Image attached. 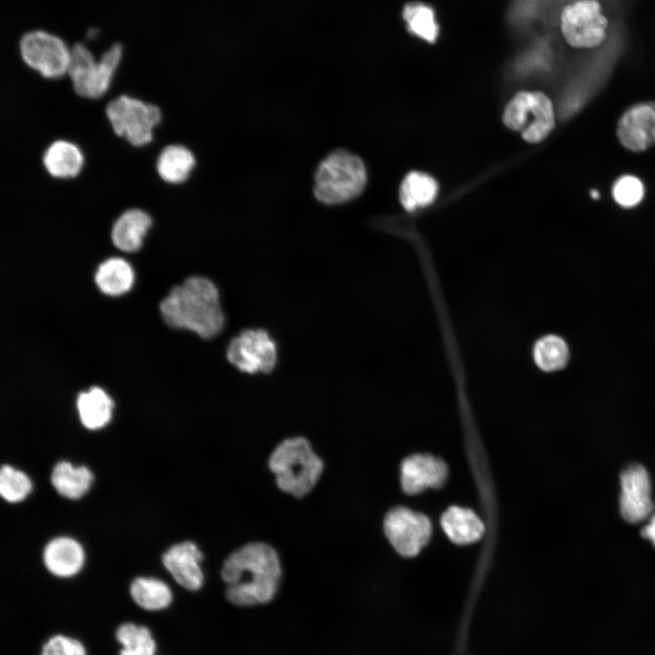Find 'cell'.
<instances>
[{"instance_id":"cell-1","label":"cell","mask_w":655,"mask_h":655,"mask_svg":"<svg viewBox=\"0 0 655 655\" xmlns=\"http://www.w3.org/2000/svg\"><path fill=\"white\" fill-rule=\"evenodd\" d=\"M158 307L168 328L188 330L204 340L217 338L226 328L220 291L207 277H186L169 290Z\"/></svg>"},{"instance_id":"cell-2","label":"cell","mask_w":655,"mask_h":655,"mask_svg":"<svg viewBox=\"0 0 655 655\" xmlns=\"http://www.w3.org/2000/svg\"><path fill=\"white\" fill-rule=\"evenodd\" d=\"M221 577L227 584V598L238 606L268 602L281 577L276 550L263 542H250L233 551L224 561Z\"/></svg>"},{"instance_id":"cell-3","label":"cell","mask_w":655,"mask_h":655,"mask_svg":"<svg viewBox=\"0 0 655 655\" xmlns=\"http://www.w3.org/2000/svg\"><path fill=\"white\" fill-rule=\"evenodd\" d=\"M268 466L278 488L298 499L311 491L324 468L322 459L303 437L280 442L271 453Z\"/></svg>"},{"instance_id":"cell-4","label":"cell","mask_w":655,"mask_h":655,"mask_svg":"<svg viewBox=\"0 0 655 655\" xmlns=\"http://www.w3.org/2000/svg\"><path fill=\"white\" fill-rule=\"evenodd\" d=\"M367 184L366 166L358 156L345 149L328 154L314 176L315 197L326 205H338L358 196Z\"/></svg>"},{"instance_id":"cell-5","label":"cell","mask_w":655,"mask_h":655,"mask_svg":"<svg viewBox=\"0 0 655 655\" xmlns=\"http://www.w3.org/2000/svg\"><path fill=\"white\" fill-rule=\"evenodd\" d=\"M123 57V46L114 43L98 60L82 43L71 48L67 76L75 94L86 99H99L105 96Z\"/></svg>"},{"instance_id":"cell-6","label":"cell","mask_w":655,"mask_h":655,"mask_svg":"<svg viewBox=\"0 0 655 655\" xmlns=\"http://www.w3.org/2000/svg\"><path fill=\"white\" fill-rule=\"evenodd\" d=\"M105 115L113 133L135 147L150 144L154 129L162 120L158 106L127 95H119L110 100Z\"/></svg>"},{"instance_id":"cell-7","label":"cell","mask_w":655,"mask_h":655,"mask_svg":"<svg viewBox=\"0 0 655 655\" xmlns=\"http://www.w3.org/2000/svg\"><path fill=\"white\" fill-rule=\"evenodd\" d=\"M559 32L575 49H594L607 39L610 20L599 0H572L559 15Z\"/></svg>"},{"instance_id":"cell-8","label":"cell","mask_w":655,"mask_h":655,"mask_svg":"<svg viewBox=\"0 0 655 655\" xmlns=\"http://www.w3.org/2000/svg\"><path fill=\"white\" fill-rule=\"evenodd\" d=\"M503 122L509 128L520 132L527 142L539 143L555 126L552 102L541 92L521 91L505 107Z\"/></svg>"},{"instance_id":"cell-9","label":"cell","mask_w":655,"mask_h":655,"mask_svg":"<svg viewBox=\"0 0 655 655\" xmlns=\"http://www.w3.org/2000/svg\"><path fill=\"white\" fill-rule=\"evenodd\" d=\"M226 358L239 372L270 374L278 361L277 343L267 329L247 328L228 341Z\"/></svg>"},{"instance_id":"cell-10","label":"cell","mask_w":655,"mask_h":655,"mask_svg":"<svg viewBox=\"0 0 655 655\" xmlns=\"http://www.w3.org/2000/svg\"><path fill=\"white\" fill-rule=\"evenodd\" d=\"M23 62L46 79H58L67 75L71 48L65 41L44 30L24 34L19 41Z\"/></svg>"},{"instance_id":"cell-11","label":"cell","mask_w":655,"mask_h":655,"mask_svg":"<svg viewBox=\"0 0 655 655\" xmlns=\"http://www.w3.org/2000/svg\"><path fill=\"white\" fill-rule=\"evenodd\" d=\"M384 531L394 549L403 557H414L428 543L431 524L421 513L398 507L384 520Z\"/></svg>"},{"instance_id":"cell-12","label":"cell","mask_w":655,"mask_h":655,"mask_svg":"<svg viewBox=\"0 0 655 655\" xmlns=\"http://www.w3.org/2000/svg\"><path fill=\"white\" fill-rule=\"evenodd\" d=\"M620 509L622 518L631 524L645 520L652 512L651 486L649 474L640 464H632L620 474Z\"/></svg>"},{"instance_id":"cell-13","label":"cell","mask_w":655,"mask_h":655,"mask_svg":"<svg viewBox=\"0 0 655 655\" xmlns=\"http://www.w3.org/2000/svg\"><path fill=\"white\" fill-rule=\"evenodd\" d=\"M617 134L620 144L633 152L655 145V102L638 103L620 118Z\"/></svg>"},{"instance_id":"cell-14","label":"cell","mask_w":655,"mask_h":655,"mask_svg":"<svg viewBox=\"0 0 655 655\" xmlns=\"http://www.w3.org/2000/svg\"><path fill=\"white\" fill-rule=\"evenodd\" d=\"M447 476L445 462L428 454L411 455L401 464V486L404 492L409 495L428 488H440Z\"/></svg>"},{"instance_id":"cell-15","label":"cell","mask_w":655,"mask_h":655,"mask_svg":"<svg viewBox=\"0 0 655 655\" xmlns=\"http://www.w3.org/2000/svg\"><path fill=\"white\" fill-rule=\"evenodd\" d=\"M163 564L174 579L188 590H199L204 582L200 567L203 554L192 541H183L169 548L162 558Z\"/></svg>"},{"instance_id":"cell-16","label":"cell","mask_w":655,"mask_h":655,"mask_svg":"<svg viewBox=\"0 0 655 655\" xmlns=\"http://www.w3.org/2000/svg\"><path fill=\"white\" fill-rule=\"evenodd\" d=\"M152 225V217L146 211L137 207L128 208L114 221L110 230L111 242L122 252H136L142 247Z\"/></svg>"},{"instance_id":"cell-17","label":"cell","mask_w":655,"mask_h":655,"mask_svg":"<svg viewBox=\"0 0 655 655\" xmlns=\"http://www.w3.org/2000/svg\"><path fill=\"white\" fill-rule=\"evenodd\" d=\"M43 557L46 569L59 578L75 576L85 561L81 545L67 537H59L49 541L44 549Z\"/></svg>"},{"instance_id":"cell-18","label":"cell","mask_w":655,"mask_h":655,"mask_svg":"<svg viewBox=\"0 0 655 655\" xmlns=\"http://www.w3.org/2000/svg\"><path fill=\"white\" fill-rule=\"evenodd\" d=\"M85 158L81 149L66 139L53 141L44 151L42 163L49 176L56 179H70L77 176L84 166Z\"/></svg>"},{"instance_id":"cell-19","label":"cell","mask_w":655,"mask_h":655,"mask_svg":"<svg viewBox=\"0 0 655 655\" xmlns=\"http://www.w3.org/2000/svg\"><path fill=\"white\" fill-rule=\"evenodd\" d=\"M401 19L410 35L428 44L438 41L440 25L431 5L418 0L407 2L401 9Z\"/></svg>"},{"instance_id":"cell-20","label":"cell","mask_w":655,"mask_h":655,"mask_svg":"<svg viewBox=\"0 0 655 655\" xmlns=\"http://www.w3.org/2000/svg\"><path fill=\"white\" fill-rule=\"evenodd\" d=\"M196 166L193 152L180 144L166 146L158 154L156 170L166 183L177 185L186 181Z\"/></svg>"},{"instance_id":"cell-21","label":"cell","mask_w":655,"mask_h":655,"mask_svg":"<svg viewBox=\"0 0 655 655\" xmlns=\"http://www.w3.org/2000/svg\"><path fill=\"white\" fill-rule=\"evenodd\" d=\"M440 523L449 539L458 545L476 542L485 532L481 519L469 509L450 507L443 513Z\"/></svg>"},{"instance_id":"cell-22","label":"cell","mask_w":655,"mask_h":655,"mask_svg":"<svg viewBox=\"0 0 655 655\" xmlns=\"http://www.w3.org/2000/svg\"><path fill=\"white\" fill-rule=\"evenodd\" d=\"M114 402L99 387H91L76 398V409L82 425L88 429L105 427L111 419Z\"/></svg>"},{"instance_id":"cell-23","label":"cell","mask_w":655,"mask_h":655,"mask_svg":"<svg viewBox=\"0 0 655 655\" xmlns=\"http://www.w3.org/2000/svg\"><path fill=\"white\" fill-rule=\"evenodd\" d=\"M95 283L105 295L116 297L127 292L134 282L131 265L121 257H109L96 267Z\"/></svg>"},{"instance_id":"cell-24","label":"cell","mask_w":655,"mask_h":655,"mask_svg":"<svg viewBox=\"0 0 655 655\" xmlns=\"http://www.w3.org/2000/svg\"><path fill=\"white\" fill-rule=\"evenodd\" d=\"M92 481L93 474L86 467H74L66 461L58 462L51 475V482L56 491L71 499L85 495Z\"/></svg>"},{"instance_id":"cell-25","label":"cell","mask_w":655,"mask_h":655,"mask_svg":"<svg viewBox=\"0 0 655 655\" xmlns=\"http://www.w3.org/2000/svg\"><path fill=\"white\" fill-rule=\"evenodd\" d=\"M129 591L134 602L147 611L165 610L173 600L170 588L156 578H136L130 584Z\"/></svg>"},{"instance_id":"cell-26","label":"cell","mask_w":655,"mask_h":655,"mask_svg":"<svg viewBox=\"0 0 655 655\" xmlns=\"http://www.w3.org/2000/svg\"><path fill=\"white\" fill-rule=\"evenodd\" d=\"M438 194V184L429 175L413 171L404 178L399 192L403 207L414 211L430 205Z\"/></svg>"},{"instance_id":"cell-27","label":"cell","mask_w":655,"mask_h":655,"mask_svg":"<svg viewBox=\"0 0 655 655\" xmlns=\"http://www.w3.org/2000/svg\"><path fill=\"white\" fill-rule=\"evenodd\" d=\"M116 639L121 645L119 655H156V640L146 626L122 623L116 630Z\"/></svg>"},{"instance_id":"cell-28","label":"cell","mask_w":655,"mask_h":655,"mask_svg":"<svg viewBox=\"0 0 655 655\" xmlns=\"http://www.w3.org/2000/svg\"><path fill=\"white\" fill-rule=\"evenodd\" d=\"M533 358L544 371L558 370L567 364L569 349L561 338L556 335L544 336L534 345Z\"/></svg>"},{"instance_id":"cell-29","label":"cell","mask_w":655,"mask_h":655,"mask_svg":"<svg viewBox=\"0 0 655 655\" xmlns=\"http://www.w3.org/2000/svg\"><path fill=\"white\" fill-rule=\"evenodd\" d=\"M30 479L23 471L4 465L0 471V493L8 502L23 500L31 491Z\"/></svg>"},{"instance_id":"cell-30","label":"cell","mask_w":655,"mask_h":655,"mask_svg":"<svg viewBox=\"0 0 655 655\" xmlns=\"http://www.w3.org/2000/svg\"><path fill=\"white\" fill-rule=\"evenodd\" d=\"M612 194L619 205L623 207H631L641 201L644 187L636 176H624L614 184Z\"/></svg>"},{"instance_id":"cell-31","label":"cell","mask_w":655,"mask_h":655,"mask_svg":"<svg viewBox=\"0 0 655 655\" xmlns=\"http://www.w3.org/2000/svg\"><path fill=\"white\" fill-rule=\"evenodd\" d=\"M40 655H87V652L79 640L64 634H55L44 643Z\"/></svg>"},{"instance_id":"cell-32","label":"cell","mask_w":655,"mask_h":655,"mask_svg":"<svg viewBox=\"0 0 655 655\" xmlns=\"http://www.w3.org/2000/svg\"><path fill=\"white\" fill-rule=\"evenodd\" d=\"M641 536L650 540L655 547V514L652 515L649 523L641 529Z\"/></svg>"}]
</instances>
